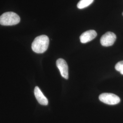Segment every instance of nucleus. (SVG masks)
I'll return each instance as SVG.
<instances>
[{"label":"nucleus","instance_id":"obj_1","mask_svg":"<svg viewBox=\"0 0 123 123\" xmlns=\"http://www.w3.org/2000/svg\"><path fill=\"white\" fill-rule=\"evenodd\" d=\"M49 43V39L47 36H39L34 40L31 45V49L35 53H43L48 49Z\"/></svg>","mask_w":123,"mask_h":123},{"label":"nucleus","instance_id":"obj_2","mask_svg":"<svg viewBox=\"0 0 123 123\" xmlns=\"http://www.w3.org/2000/svg\"><path fill=\"white\" fill-rule=\"evenodd\" d=\"M20 22V18L13 12H6L0 16V24L2 26H13Z\"/></svg>","mask_w":123,"mask_h":123},{"label":"nucleus","instance_id":"obj_3","mask_svg":"<svg viewBox=\"0 0 123 123\" xmlns=\"http://www.w3.org/2000/svg\"><path fill=\"white\" fill-rule=\"evenodd\" d=\"M99 99L102 102L109 105H115L120 101L119 97L111 93H102L99 96Z\"/></svg>","mask_w":123,"mask_h":123},{"label":"nucleus","instance_id":"obj_4","mask_svg":"<svg viewBox=\"0 0 123 123\" xmlns=\"http://www.w3.org/2000/svg\"><path fill=\"white\" fill-rule=\"evenodd\" d=\"M116 39V36L114 33L108 31L102 36L100 43L103 46L110 47L114 44Z\"/></svg>","mask_w":123,"mask_h":123},{"label":"nucleus","instance_id":"obj_5","mask_svg":"<svg viewBox=\"0 0 123 123\" xmlns=\"http://www.w3.org/2000/svg\"><path fill=\"white\" fill-rule=\"evenodd\" d=\"M56 65L60 72L62 76L65 79H68V68L65 60L62 58H59L56 61Z\"/></svg>","mask_w":123,"mask_h":123},{"label":"nucleus","instance_id":"obj_6","mask_svg":"<svg viewBox=\"0 0 123 123\" xmlns=\"http://www.w3.org/2000/svg\"><path fill=\"white\" fill-rule=\"evenodd\" d=\"M97 34L96 31L93 30H90L84 32L80 37V42L82 43H86L94 39Z\"/></svg>","mask_w":123,"mask_h":123},{"label":"nucleus","instance_id":"obj_7","mask_svg":"<svg viewBox=\"0 0 123 123\" xmlns=\"http://www.w3.org/2000/svg\"><path fill=\"white\" fill-rule=\"evenodd\" d=\"M34 95L40 105H47L49 104L47 98L39 88L36 86L34 89Z\"/></svg>","mask_w":123,"mask_h":123},{"label":"nucleus","instance_id":"obj_8","mask_svg":"<svg viewBox=\"0 0 123 123\" xmlns=\"http://www.w3.org/2000/svg\"><path fill=\"white\" fill-rule=\"evenodd\" d=\"M94 0H80L77 4L79 9H84L89 6L93 2Z\"/></svg>","mask_w":123,"mask_h":123},{"label":"nucleus","instance_id":"obj_9","mask_svg":"<svg viewBox=\"0 0 123 123\" xmlns=\"http://www.w3.org/2000/svg\"><path fill=\"white\" fill-rule=\"evenodd\" d=\"M115 69L120 72L121 74L123 75V61L119 62L115 66Z\"/></svg>","mask_w":123,"mask_h":123},{"label":"nucleus","instance_id":"obj_10","mask_svg":"<svg viewBox=\"0 0 123 123\" xmlns=\"http://www.w3.org/2000/svg\"><path fill=\"white\" fill-rule=\"evenodd\" d=\"M122 15H123V13H122Z\"/></svg>","mask_w":123,"mask_h":123}]
</instances>
